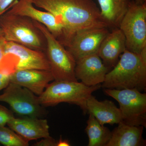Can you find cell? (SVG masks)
I'll return each mask as SVG.
<instances>
[{"mask_svg":"<svg viewBox=\"0 0 146 146\" xmlns=\"http://www.w3.org/2000/svg\"><path fill=\"white\" fill-rule=\"evenodd\" d=\"M32 2L36 7L52 14L62 25L66 48L78 31L90 28H108L99 8L93 0H32Z\"/></svg>","mask_w":146,"mask_h":146,"instance_id":"6da1fadb","label":"cell"},{"mask_svg":"<svg viewBox=\"0 0 146 146\" xmlns=\"http://www.w3.org/2000/svg\"><path fill=\"white\" fill-rule=\"evenodd\" d=\"M101 87L104 89L145 91L146 62L140 54L126 50L117 64L106 75Z\"/></svg>","mask_w":146,"mask_h":146,"instance_id":"7a4b0ae2","label":"cell"},{"mask_svg":"<svg viewBox=\"0 0 146 146\" xmlns=\"http://www.w3.org/2000/svg\"><path fill=\"white\" fill-rule=\"evenodd\" d=\"M7 11L0 16V27L6 41L45 52L46 42L44 35L35 25L33 20Z\"/></svg>","mask_w":146,"mask_h":146,"instance_id":"3957f363","label":"cell"},{"mask_svg":"<svg viewBox=\"0 0 146 146\" xmlns=\"http://www.w3.org/2000/svg\"><path fill=\"white\" fill-rule=\"evenodd\" d=\"M49 84L44 92L38 96L43 107L54 106L61 103L75 104L87 114L86 102L94 91L101 87V84L88 86L78 81H55Z\"/></svg>","mask_w":146,"mask_h":146,"instance_id":"277c9868","label":"cell"},{"mask_svg":"<svg viewBox=\"0 0 146 146\" xmlns=\"http://www.w3.org/2000/svg\"><path fill=\"white\" fill-rule=\"evenodd\" d=\"M33 22L44 35L46 42L45 53L54 80L78 81L75 74L76 61L72 55L44 25Z\"/></svg>","mask_w":146,"mask_h":146,"instance_id":"5b68a950","label":"cell"},{"mask_svg":"<svg viewBox=\"0 0 146 146\" xmlns=\"http://www.w3.org/2000/svg\"><path fill=\"white\" fill-rule=\"evenodd\" d=\"M119 28L125 36L126 49L139 54L146 47V3L132 1Z\"/></svg>","mask_w":146,"mask_h":146,"instance_id":"8992f818","label":"cell"},{"mask_svg":"<svg viewBox=\"0 0 146 146\" xmlns=\"http://www.w3.org/2000/svg\"><path fill=\"white\" fill-rule=\"evenodd\" d=\"M104 92L118 102L122 121L146 127V94L135 89H104Z\"/></svg>","mask_w":146,"mask_h":146,"instance_id":"52a82bcc","label":"cell"},{"mask_svg":"<svg viewBox=\"0 0 146 146\" xmlns=\"http://www.w3.org/2000/svg\"><path fill=\"white\" fill-rule=\"evenodd\" d=\"M5 89L0 95V102L8 104L17 115L37 118L46 115V111L39 103L38 96L28 89L11 82Z\"/></svg>","mask_w":146,"mask_h":146,"instance_id":"ba28073f","label":"cell"},{"mask_svg":"<svg viewBox=\"0 0 146 146\" xmlns=\"http://www.w3.org/2000/svg\"><path fill=\"white\" fill-rule=\"evenodd\" d=\"M9 13L26 16L43 24L60 43L65 46L66 39L64 28L55 17L48 11L36 9L32 0L14 1L8 10Z\"/></svg>","mask_w":146,"mask_h":146,"instance_id":"9c48e42d","label":"cell"},{"mask_svg":"<svg viewBox=\"0 0 146 146\" xmlns=\"http://www.w3.org/2000/svg\"><path fill=\"white\" fill-rule=\"evenodd\" d=\"M109 32L107 27L80 30L74 35L66 49L76 61L86 56L98 53L102 42Z\"/></svg>","mask_w":146,"mask_h":146,"instance_id":"30bf717a","label":"cell"},{"mask_svg":"<svg viewBox=\"0 0 146 146\" xmlns=\"http://www.w3.org/2000/svg\"><path fill=\"white\" fill-rule=\"evenodd\" d=\"M4 55L13 56L17 59L14 71L22 69L50 70L46 56L44 52L32 49L15 42H5Z\"/></svg>","mask_w":146,"mask_h":146,"instance_id":"8fae6325","label":"cell"},{"mask_svg":"<svg viewBox=\"0 0 146 146\" xmlns=\"http://www.w3.org/2000/svg\"><path fill=\"white\" fill-rule=\"evenodd\" d=\"M110 71L98 53L86 56L76 60V78L86 86L102 83Z\"/></svg>","mask_w":146,"mask_h":146,"instance_id":"7c38bea8","label":"cell"},{"mask_svg":"<svg viewBox=\"0 0 146 146\" xmlns=\"http://www.w3.org/2000/svg\"><path fill=\"white\" fill-rule=\"evenodd\" d=\"M10 82L26 88L37 96L44 92L49 84L54 80L50 71L38 69H22L14 71Z\"/></svg>","mask_w":146,"mask_h":146,"instance_id":"4fadbf2b","label":"cell"},{"mask_svg":"<svg viewBox=\"0 0 146 146\" xmlns=\"http://www.w3.org/2000/svg\"><path fill=\"white\" fill-rule=\"evenodd\" d=\"M126 50L125 36L118 28L112 29L105 37L98 54L104 65L110 70L118 63L121 55Z\"/></svg>","mask_w":146,"mask_h":146,"instance_id":"5bb4252c","label":"cell"},{"mask_svg":"<svg viewBox=\"0 0 146 146\" xmlns=\"http://www.w3.org/2000/svg\"><path fill=\"white\" fill-rule=\"evenodd\" d=\"M7 125L28 142L50 136L49 126L46 119L29 117H14Z\"/></svg>","mask_w":146,"mask_h":146,"instance_id":"9a60e30c","label":"cell"},{"mask_svg":"<svg viewBox=\"0 0 146 146\" xmlns=\"http://www.w3.org/2000/svg\"><path fill=\"white\" fill-rule=\"evenodd\" d=\"M86 108L87 113L93 115L102 125H112L122 121L119 108L109 100L99 101L91 95L86 102Z\"/></svg>","mask_w":146,"mask_h":146,"instance_id":"2e32d148","label":"cell"},{"mask_svg":"<svg viewBox=\"0 0 146 146\" xmlns=\"http://www.w3.org/2000/svg\"><path fill=\"white\" fill-rule=\"evenodd\" d=\"M112 131V136L106 146L146 145L143 137L144 127L127 124L121 121Z\"/></svg>","mask_w":146,"mask_h":146,"instance_id":"e0dca14e","label":"cell"},{"mask_svg":"<svg viewBox=\"0 0 146 146\" xmlns=\"http://www.w3.org/2000/svg\"><path fill=\"white\" fill-rule=\"evenodd\" d=\"M133 0H98L101 15L108 28L119 27Z\"/></svg>","mask_w":146,"mask_h":146,"instance_id":"ac0fdd59","label":"cell"},{"mask_svg":"<svg viewBox=\"0 0 146 146\" xmlns=\"http://www.w3.org/2000/svg\"><path fill=\"white\" fill-rule=\"evenodd\" d=\"M85 131L89 138L88 146H106L109 142L112 131L101 124L96 118L89 114Z\"/></svg>","mask_w":146,"mask_h":146,"instance_id":"d6986e66","label":"cell"},{"mask_svg":"<svg viewBox=\"0 0 146 146\" xmlns=\"http://www.w3.org/2000/svg\"><path fill=\"white\" fill-rule=\"evenodd\" d=\"M28 141L10 128L0 127V143L5 146H28Z\"/></svg>","mask_w":146,"mask_h":146,"instance_id":"ffe728a7","label":"cell"},{"mask_svg":"<svg viewBox=\"0 0 146 146\" xmlns=\"http://www.w3.org/2000/svg\"><path fill=\"white\" fill-rule=\"evenodd\" d=\"M14 117L12 111L0 105V127L5 126L9 121Z\"/></svg>","mask_w":146,"mask_h":146,"instance_id":"44dd1931","label":"cell"},{"mask_svg":"<svg viewBox=\"0 0 146 146\" xmlns=\"http://www.w3.org/2000/svg\"><path fill=\"white\" fill-rule=\"evenodd\" d=\"M57 141L52 137H49L43 138V139L34 144L35 146H56Z\"/></svg>","mask_w":146,"mask_h":146,"instance_id":"7402d4cb","label":"cell"},{"mask_svg":"<svg viewBox=\"0 0 146 146\" xmlns=\"http://www.w3.org/2000/svg\"><path fill=\"white\" fill-rule=\"evenodd\" d=\"M11 74L0 72V91L7 87L10 83Z\"/></svg>","mask_w":146,"mask_h":146,"instance_id":"603a6c76","label":"cell"},{"mask_svg":"<svg viewBox=\"0 0 146 146\" xmlns=\"http://www.w3.org/2000/svg\"><path fill=\"white\" fill-rule=\"evenodd\" d=\"M14 0H0V13H4L11 7Z\"/></svg>","mask_w":146,"mask_h":146,"instance_id":"cb8c5ba5","label":"cell"},{"mask_svg":"<svg viewBox=\"0 0 146 146\" xmlns=\"http://www.w3.org/2000/svg\"><path fill=\"white\" fill-rule=\"evenodd\" d=\"M6 42V41L3 36H0V61L3 56L5 45Z\"/></svg>","mask_w":146,"mask_h":146,"instance_id":"d4e9b609","label":"cell"},{"mask_svg":"<svg viewBox=\"0 0 146 146\" xmlns=\"http://www.w3.org/2000/svg\"><path fill=\"white\" fill-rule=\"evenodd\" d=\"M71 144L70 142L67 140H64L62 139L60 137V139L58 141H57L56 146H70Z\"/></svg>","mask_w":146,"mask_h":146,"instance_id":"484cf974","label":"cell"},{"mask_svg":"<svg viewBox=\"0 0 146 146\" xmlns=\"http://www.w3.org/2000/svg\"><path fill=\"white\" fill-rule=\"evenodd\" d=\"M137 3L143 4L146 2V0H134Z\"/></svg>","mask_w":146,"mask_h":146,"instance_id":"4316f807","label":"cell"},{"mask_svg":"<svg viewBox=\"0 0 146 146\" xmlns=\"http://www.w3.org/2000/svg\"><path fill=\"white\" fill-rule=\"evenodd\" d=\"M4 13H0V16ZM3 36V32L2 31L0 27V36Z\"/></svg>","mask_w":146,"mask_h":146,"instance_id":"83f0119b","label":"cell"}]
</instances>
